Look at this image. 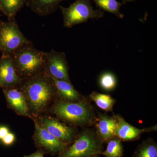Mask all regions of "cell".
Wrapping results in <instances>:
<instances>
[{"mask_svg": "<svg viewBox=\"0 0 157 157\" xmlns=\"http://www.w3.org/2000/svg\"><path fill=\"white\" fill-rule=\"evenodd\" d=\"M45 153L41 150L39 149L30 155H26L24 157H44Z\"/></svg>", "mask_w": 157, "mask_h": 157, "instance_id": "obj_24", "label": "cell"}, {"mask_svg": "<svg viewBox=\"0 0 157 157\" xmlns=\"http://www.w3.org/2000/svg\"><path fill=\"white\" fill-rule=\"evenodd\" d=\"M117 120L115 137L122 141H132L138 140L142 134L156 132L157 126H152L143 128H139L130 124L121 116L114 114Z\"/></svg>", "mask_w": 157, "mask_h": 157, "instance_id": "obj_10", "label": "cell"}, {"mask_svg": "<svg viewBox=\"0 0 157 157\" xmlns=\"http://www.w3.org/2000/svg\"><path fill=\"white\" fill-rule=\"evenodd\" d=\"M67 0H26V5L40 16L52 14L59 8L60 3Z\"/></svg>", "mask_w": 157, "mask_h": 157, "instance_id": "obj_14", "label": "cell"}, {"mask_svg": "<svg viewBox=\"0 0 157 157\" xmlns=\"http://www.w3.org/2000/svg\"><path fill=\"white\" fill-rule=\"evenodd\" d=\"M9 128L6 125L0 126V141L6 136L9 132Z\"/></svg>", "mask_w": 157, "mask_h": 157, "instance_id": "obj_23", "label": "cell"}, {"mask_svg": "<svg viewBox=\"0 0 157 157\" xmlns=\"http://www.w3.org/2000/svg\"><path fill=\"white\" fill-rule=\"evenodd\" d=\"M20 77L28 79L44 72V52L34 48L32 43L26 45L10 55Z\"/></svg>", "mask_w": 157, "mask_h": 157, "instance_id": "obj_3", "label": "cell"}, {"mask_svg": "<svg viewBox=\"0 0 157 157\" xmlns=\"http://www.w3.org/2000/svg\"><path fill=\"white\" fill-rule=\"evenodd\" d=\"M0 2H1V0H0Z\"/></svg>", "mask_w": 157, "mask_h": 157, "instance_id": "obj_28", "label": "cell"}, {"mask_svg": "<svg viewBox=\"0 0 157 157\" xmlns=\"http://www.w3.org/2000/svg\"><path fill=\"white\" fill-rule=\"evenodd\" d=\"M16 140V137L13 133L9 132L4 137L1 142L2 144L6 146H10L13 145Z\"/></svg>", "mask_w": 157, "mask_h": 157, "instance_id": "obj_22", "label": "cell"}, {"mask_svg": "<svg viewBox=\"0 0 157 157\" xmlns=\"http://www.w3.org/2000/svg\"><path fill=\"white\" fill-rule=\"evenodd\" d=\"M31 118L35 123L34 142L39 149L45 153L47 152L52 155H58L68 147L69 144L59 140L41 126L37 120L33 117Z\"/></svg>", "mask_w": 157, "mask_h": 157, "instance_id": "obj_7", "label": "cell"}, {"mask_svg": "<svg viewBox=\"0 0 157 157\" xmlns=\"http://www.w3.org/2000/svg\"><path fill=\"white\" fill-rule=\"evenodd\" d=\"M37 121L59 140L69 145L73 143L77 137L75 129L68 126L53 118L42 117Z\"/></svg>", "mask_w": 157, "mask_h": 157, "instance_id": "obj_9", "label": "cell"}, {"mask_svg": "<svg viewBox=\"0 0 157 157\" xmlns=\"http://www.w3.org/2000/svg\"><path fill=\"white\" fill-rule=\"evenodd\" d=\"M90 100L94 102L100 109L105 112H112L116 101L108 94H101L94 91L90 94Z\"/></svg>", "mask_w": 157, "mask_h": 157, "instance_id": "obj_17", "label": "cell"}, {"mask_svg": "<svg viewBox=\"0 0 157 157\" xmlns=\"http://www.w3.org/2000/svg\"><path fill=\"white\" fill-rule=\"evenodd\" d=\"M2 89L8 106L17 114L31 118L26 100L22 91L15 87Z\"/></svg>", "mask_w": 157, "mask_h": 157, "instance_id": "obj_12", "label": "cell"}, {"mask_svg": "<svg viewBox=\"0 0 157 157\" xmlns=\"http://www.w3.org/2000/svg\"><path fill=\"white\" fill-rule=\"evenodd\" d=\"M132 157H157V142L151 137L143 140L137 147Z\"/></svg>", "mask_w": 157, "mask_h": 157, "instance_id": "obj_18", "label": "cell"}, {"mask_svg": "<svg viewBox=\"0 0 157 157\" xmlns=\"http://www.w3.org/2000/svg\"><path fill=\"white\" fill-rule=\"evenodd\" d=\"M26 3V0H1L0 10L9 21L15 20L16 14Z\"/></svg>", "mask_w": 157, "mask_h": 157, "instance_id": "obj_16", "label": "cell"}, {"mask_svg": "<svg viewBox=\"0 0 157 157\" xmlns=\"http://www.w3.org/2000/svg\"><path fill=\"white\" fill-rule=\"evenodd\" d=\"M88 157H100V155H96L92 156H90Z\"/></svg>", "mask_w": 157, "mask_h": 157, "instance_id": "obj_26", "label": "cell"}, {"mask_svg": "<svg viewBox=\"0 0 157 157\" xmlns=\"http://www.w3.org/2000/svg\"><path fill=\"white\" fill-rule=\"evenodd\" d=\"M135 0H122V4H125L126 3L130 2H134Z\"/></svg>", "mask_w": 157, "mask_h": 157, "instance_id": "obj_25", "label": "cell"}, {"mask_svg": "<svg viewBox=\"0 0 157 157\" xmlns=\"http://www.w3.org/2000/svg\"><path fill=\"white\" fill-rule=\"evenodd\" d=\"M94 2L103 11H107L120 18H122L124 17L123 14L120 11V8L122 4L119 2L117 0H90Z\"/></svg>", "mask_w": 157, "mask_h": 157, "instance_id": "obj_20", "label": "cell"}, {"mask_svg": "<svg viewBox=\"0 0 157 157\" xmlns=\"http://www.w3.org/2000/svg\"><path fill=\"white\" fill-rule=\"evenodd\" d=\"M99 86L106 91H112L117 85V79L113 73L106 72L102 73L98 79Z\"/></svg>", "mask_w": 157, "mask_h": 157, "instance_id": "obj_21", "label": "cell"}, {"mask_svg": "<svg viewBox=\"0 0 157 157\" xmlns=\"http://www.w3.org/2000/svg\"><path fill=\"white\" fill-rule=\"evenodd\" d=\"M22 82L11 55L2 54L0 58V87H15Z\"/></svg>", "mask_w": 157, "mask_h": 157, "instance_id": "obj_11", "label": "cell"}, {"mask_svg": "<svg viewBox=\"0 0 157 157\" xmlns=\"http://www.w3.org/2000/svg\"><path fill=\"white\" fill-rule=\"evenodd\" d=\"M59 8L63 14L64 26L68 28L87 22L90 19H99L104 15V11L101 9H93L90 0H76L68 8L59 6Z\"/></svg>", "mask_w": 157, "mask_h": 157, "instance_id": "obj_5", "label": "cell"}, {"mask_svg": "<svg viewBox=\"0 0 157 157\" xmlns=\"http://www.w3.org/2000/svg\"><path fill=\"white\" fill-rule=\"evenodd\" d=\"M20 90L25 97L29 112L36 115L45 110L57 94L51 77L45 71L25 79Z\"/></svg>", "mask_w": 157, "mask_h": 157, "instance_id": "obj_1", "label": "cell"}, {"mask_svg": "<svg viewBox=\"0 0 157 157\" xmlns=\"http://www.w3.org/2000/svg\"><path fill=\"white\" fill-rule=\"evenodd\" d=\"M51 77L55 86L56 94L63 101L76 102L84 99L73 87L71 82Z\"/></svg>", "mask_w": 157, "mask_h": 157, "instance_id": "obj_15", "label": "cell"}, {"mask_svg": "<svg viewBox=\"0 0 157 157\" xmlns=\"http://www.w3.org/2000/svg\"><path fill=\"white\" fill-rule=\"evenodd\" d=\"M44 55L45 73L50 77L71 82L66 54L52 49L48 52H44Z\"/></svg>", "mask_w": 157, "mask_h": 157, "instance_id": "obj_8", "label": "cell"}, {"mask_svg": "<svg viewBox=\"0 0 157 157\" xmlns=\"http://www.w3.org/2000/svg\"><path fill=\"white\" fill-rule=\"evenodd\" d=\"M122 141L115 137L107 141L106 149L101 153V155L105 157H123L124 149Z\"/></svg>", "mask_w": 157, "mask_h": 157, "instance_id": "obj_19", "label": "cell"}, {"mask_svg": "<svg viewBox=\"0 0 157 157\" xmlns=\"http://www.w3.org/2000/svg\"><path fill=\"white\" fill-rule=\"evenodd\" d=\"M0 16H1V14H0Z\"/></svg>", "mask_w": 157, "mask_h": 157, "instance_id": "obj_27", "label": "cell"}, {"mask_svg": "<svg viewBox=\"0 0 157 157\" xmlns=\"http://www.w3.org/2000/svg\"><path fill=\"white\" fill-rule=\"evenodd\" d=\"M104 144L98 137L95 129L86 128L57 157H88L101 155L104 151Z\"/></svg>", "mask_w": 157, "mask_h": 157, "instance_id": "obj_4", "label": "cell"}, {"mask_svg": "<svg viewBox=\"0 0 157 157\" xmlns=\"http://www.w3.org/2000/svg\"><path fill=\"white\" fill-rule=\"evenodd\" d=\"M52 112L69 123L79 126H90L95 124L98 115L85 98L76 102L61 100L51 108Z\"/></svg>", "mask_w": 157, "mask_h": 157, "instance_id": "obj_2", "label": "cell"}, {"mask_svg": "<svg viewBox=\"0 0 157 157\" xmlns=\"http://www.w3.org/2000/svg\"><path fill=\"white\" fill-rule=\"evenodd\" d=\"M116 124L114 114L110 117L106 113H98L94 125L98 137L104 143L115 137Z\"/></svg>", "mask_w": 157, "mask_h": 157, "instance_id": "obj_13", "label": "cell"}, {"mask_svg": "<svg viewBox=\"0 0 157 157\" xmlns=\"http://www.w3.org/2000/svg\"><path fill=\"white\" fill-rule=\"evenodd\" d=\"M32 42L20 30L15 20L0 21V52L11 55L15 51Z\"/></svg>", "mask_w": 157, "mask_h": 157, "instance_id": "obj_6", "label": "cell"}]
</instances>
